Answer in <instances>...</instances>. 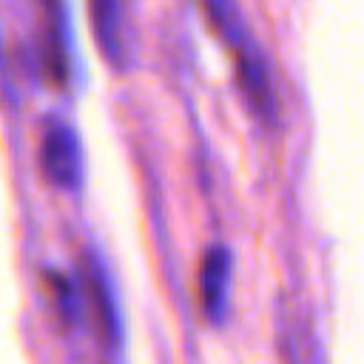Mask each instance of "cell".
<instances>
[{
    "mask_svg": "<svg viewBox=\"0 0 364 364\" xmlns=\"http://www.w3.org/2000/svg\"><path fill=\"white\" fill-rule=\"evenodd\" d=\"M239 88L247 100V105L253 108V114L262 122H276L279 117V105H276V91L270 82V71L262 60V54L253 46H242L239 48Z\"/></svg>",
    "mask_w": 364,
    "mask_h": 364,
    "instance_id": "1",
    "label": "cell"
},
{
    "mask_svg": "<svg viewBox=\"0 0 364 364\" xmlns=\"http://www.w3.org/2000/svg\"><path fill=\"white\" fill-rule=\"evenodd\" d=\"M40 165H43V173L60 185V188H71L77 185V176H80V151H77V139L74 134L54 122L46 128L43 134V142H40Z\"/></svg>",
    "mask_w": 364,
    "mask_h": 364,
    "instance_id": "2",
    "label": "cell"
},
{
    "mask_svg": "<svg viewBox=\"0 0 364 364\" xmlns=\"http://www.w3.org/2000/svg\"><path fill=\"white\" fill-rule=\"evenodd\" d=\"M279 350L282 364H324L321 344L310 321L293 310H287L279 321Z\"/></svg>",
    "mask_w": 364,
    "mask_h": 364,
    "instance_id": "3",
    "label": "cell"
},
{
    "mask_svg": "<svg viewBox=\"0 0 364 364\" xmlns=\"http://www.w3.org/2000/svg\"><path fill=\"white\" fill-rule=\"evenodd\" d=\"M228 279H230V256H228V250L213 247L202 259V270H199V296L210 316H219V310L225 304Z\"/></svg>",
    "mask_w": 364,
    "mask_h": 364,
    "instance_id": "4",
    "label": "cell"
},
{
    "mask_svg": "<svg viewBox=\"0 0 364 364\" xmlns=\"http://www.w3.org/2000/svg\"><path fill=\"white\" fill-rule=\"evenodd\" d=\"M91 17L100 37V46L111 54V60H119V17H117V0H91Z\"/></svg>",
    "mask_w": 364,
    "mask_h": 364,
    "instance_id": "5",
    "label": "cell"
}]
</instances>
